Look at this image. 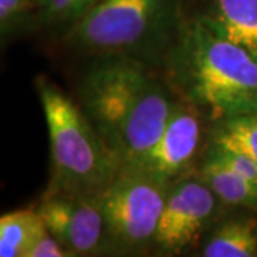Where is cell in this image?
I'll use <instances>...</instances> for the list:
<instances>
[{
    "label": "cell",
    "mask_w": 257,
    "mask_h": 257,
    "mask_svg": "<svg viewBox=\"0 0 257 257\" xmlns=\"http://www.w3.org/2000/svg\"><path fill=\"white\" fill-rule=\"evenodd\" d=\"M169 74L184 100L213 121L257 111V55L217 35L200 16L180 30Z\"/></svg>",
    "instance_id": "obj_2"
},
{
    "label": "cell",
    "mask_w": 257,
    "mask_h": 257,
    "mask_svg": "<svg viewBox=\"0 0 257 257\" xmlns=\"http://www.w3.org/2000/svg\"><path fill=\"white\" fill-rule=\"evenodd\" d=\"M200 18L217 35L257 55V0H209Z\"/></svg>",
    "instance_id": "obj_9"
},
{
    "label": "cell",
    "mask_w": 257,
    "mask_h": 257,
    "mask_svg": "<svg viewBox=\"0 0 257 257\" xmlns=\"http://www.w3.org/2000/svg\"><path fill=\"white\" fill-rule=\"evenodd\" d=\"M50 142V180L45 196L97 197L120 166L80 104L69 99L45 76L36 79Z\"/></svg>",
    "instance_id": "obj_3"
},
{
    "label": "cell",
    "mask_w": 257,
    "mask_h": 257,
    "mask_svg": "<svg viewBox=\"0 0 257 257\" xmlns=\"http://www.w3.org/2000/svg\"><path fill=\"white\" fill-rule=\"evenodd\" d=\"M210 147L217 153V156L220 157L221 160H224L231 169H234L240 176H243L246 180H248L250 183L254 184L257 187V162L241 155V153L226 150V149L216 146L213 143H210Z\"/></svg>",
    "instance_id": "obj_17"
},
{
    "label": "cell",
    "mask_w": 257,
    "mask_h": 257,
    "mask_svg": "<svg viewBox=\"0 0 257 257\" xmlns=\"http://www.w3.org/2000/svg\"><path fill=\"white\" fill-rule=\"evenodd\" d=\"M36 210L72 256L113 254L99 196H43Z\"/></svg>",
    "instance_id": "obj_7"
},
{
    "label": "cell",
    "mask_w": 257,
    "mask_h": 257,
    "mask_svg": "<svg viewBox=\"0 0 257 257\" xmlns=\"http://www.w3.org/2000/svg\"><path fill=\"white\" fill-rule=\"evenodd\" d=\"M200 177L209 184L221 203L257 211L256 186L221 160L210 146L203 159Z\"/></svg>",
    "instance_id": "obj_11"
},
{
    "label": "cell",
    "mask_w": 257,
    "mask_h": 257,
    "mask_svg": "<svg viewBox=\"0 0 257 257\" xmlns=\"http://www.w3.org/2000/svg\"><path fill=\"white\" fill-rule=\"evenodd\" d=\"M25 257H73L72 253L56 239L47 227L42 230L33 240Z\"/></svg>",
    "instance_id": "obj_16"
},
{
    "label": "cell",
    "mask_w": 257,
    "mask_h": 257,
    "mask_svg": "<svg viewBox=\"0 0 257 257\" xmlns=\"http://www.w3.org/2000/svg\"><path fill=\"white\" fill-rule=\"evenodd\" d=\"M46 227L37 210L23 209L0 217V256L25 257L37 234Z\"/></svg>",
    "instance_id": "obj_12"
},
{
    "label": "cell",
    "mask_w": 257,
    "mask_h": 257,
    "mask_svg": "<svg viewBox=\"0 0 257 257\" xmlns=\"http://www.w3.org/2000/svg\"><path fill=\"white\" fill-rule=\"evenodd\" d=\"M210 142L257 162V111L216 120L211 128Z\"/></svg>",
    "instance_id": "obj_13"
},
{
    "label": "cell",
    "mask_w": 257,
    "mask_h": 257,
    "mask_svg": "<svg viewBox=\"0 0 257 257\" xmlns=\"http://www.w3.org/2000/svg\"><path fill=\"white\" fill-rule=\"evenodd\" d=\"M200 140V111L187 101H176L160 138L152 149L120 169L136 170L165 183H172L190 166L199 150Z\"/></svg>",
    "instance_id": "obj_8"
},
{
    "label": "cell",
    "mask_w": 257,
    "mask_h": 257,
    "mask_svg": "<svg viewBox=\"0 0 257 257\" xmlns=\"http://www.w3.org/2000/svg\"><path fill=\"white\" fill-rule=\"evenodd\" d=\"M169 186L136 170L119 169L99 194L113 254H140L155 248Z\"/></svg>",
    "instance_id": "obj_5"
},
{
    "label": "cell",
    "mask_w": 257,
    "mask_h": 257,
    "mask_svg": "<svg viewBox=\"0 0 257 257\" xmlns=\"http://www.w3.org/2000/svg\"><path fill=\"white\" fill-rule=\"evenodd\" d=\"M204 257H256L257 217L239 214L216 224L200 248Z\"/></svg>",
    "instance_id": "obj_10"
},
{
    "label": "cell",
    "mask_w": 257,
    "mask_h": 257,
    "mask_svg": "<svg viewBox=\"0 0 257 257\" xmlns=\"http://www.w3.org/2000/svg\"><path fill=\"white\" fill-rule=\"evenodd\" d=\"M111 56L93 64L83 76L79 100L83 113L123 167L156 143L176 101L136 60Z\"/></svg>",
    "instance_id": "obj_1"
},
{
    "label": "cell",
    "mask_w": 257,
    "mask_h": 257,
    "mask_svg": "<svg viewBox=\"0 0 257 257\" xmlns=\"http://www.w3.org/2000/svg\"><path fill=\"white\" fill-rule=\"evenodd\" d=\"M219 197L202 177L172 182L157 226L155 247L163 254H179L192 246L214 220Z\"/></svg>",
    "instance_id": "obj_6"
},
{
    "label": "cell",
    "mask_w": 257,
    "mask_h": 257,
    "mask_svg": "<svg viewBox=\"0 0 257 257\" xmlns=\"http://www.w3.org/2000/svg\"><path fill=\"white\" fill-rule=\"evenodd\" d=\"M177 0H100L67 30L74 49L104 55L143 52L169 35Z\"/></svg>",
    "instance_id": "obj_4"
},
{
    "label": "cell",
    "mask_w": 257,
    "mask_h": 257,
    "mask_svg": "<svg viewBox=\"0 0 257 257\" xmlns=\"http://www.w3.org/2000/svg\"><path fill=\"white\" fill-rule=\"evenodd\" d=\"M100 0H37V18L47 26L69 28L83 18Z\"/></svg>",
    "instance_id": "obj_14"
},
{
    "label": "cell",
    "mask_w": 257,
    "mask_h": 257,
    "mask_svg": "<svg viewBox=\"0 0 257 257\" xmlns=\"http://www.w3.org/2000/svg\"><path fill=\"white\" fill-rule=\"evenodd\" d=\"M35 12L39 15L37 0H0L2 43L28 29Z\"/></svg>",
    "instance_id": "obj_15"
}]
</instances>
